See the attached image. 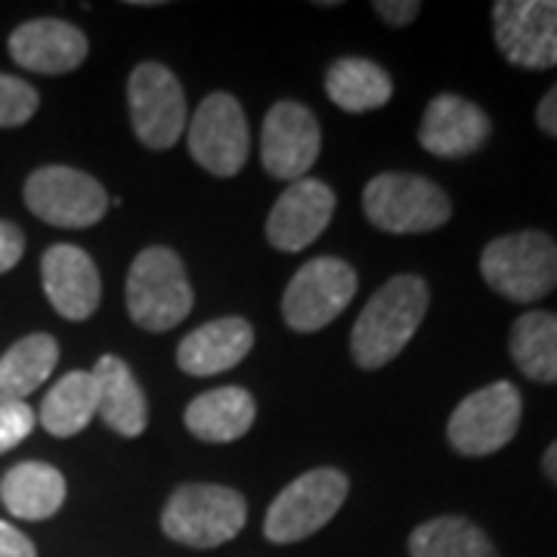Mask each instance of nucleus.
<instances>
[{
	"label": "nucleus",
	"mask_w": 557,
	"mask_h": 557,
	"mask_svg": "<svg viewBox=\"0 0 557 557\" xmlns=\"http://www.w3.org/2000/svg\"><path fill=\"white\" fill-rule=\"evenodd\" d=\"M44 295L62 319H90L100 307V270L87 251L75 245H53L40 260Z\"/></svg>",
	"instance_id": "dca6fc26"
},
{
	"label": "nucleus",
	"mask_w": 557,
	"mask_h": 557,
	"mask_svg": "<svg viewBox=\"0 0 557 557\" xmlns=\"http://www.w3.org/2000/svg\"><path fill=\"white\" fill-rule=\"evenodd\" d=\"M189 152L214 177H233L248 161V121L236 97H205L189 121Z\"/></svg>",
	"instance_id": "9b49d317"
},
{
	"label": "nucleus",
	"mask_w": 557,
	"mask_h": 557,
	"mask_svg": "<svg viewBox=\"0 0 557 557\" xmlns=\"http://www.w3.org/2000/svg\"><path fill=\"white\" fill-rule=\"evenodd\" d=\"M536 121L548 137H557V84L542 97V102H539Z\"/></svg>",
	"instance_id": "2f4dec72"
},
{
	"label": "nucleus",
	"mask_w": 557,
	"mask_h": 557,
	"mask_svg": "<svg viewBox=\"0 0 557 557\" xmlns=\"http://www.w3.org/2000/svg\"><path fill=\"white\" fill-rule=\"evenodd\" d=\"M10 57L28 72L65 75L87 60V38L65 20H32L10 35Z\"/></svg>",
	"instance_id": "f3484780"
},
{
	"label": "nucleus",
	"mask_w": 557,
	"mask_h": 557,
	"mask_svg": "<svg viewBox=\"0 0 557 557\" xmlns=\"http://www.w3.org/2000/svg\"><path fill=\"white\" fill-rule=\"evenodd\" d=\"M520 416H523V399L518 387L511 381H496L458 403L449 418L446 437L461 456H493L515 440Z\"/></svg>",
	"instance_id": "0eeeda50"
},
{
	"label": "nucleus",
	"mask_w": 557,
	"mask_h": 557,
	"mask_svg": "<svg viewBox=\"0 0 557 557\" xmlns=\"http://www.w3.org/2000/svg\"><path fill=\"white\" fill-rule=\"evenodd\" d=\"M25 255V236L16 223L0 220V273H10Z\"/></svg>",
	"instance_id": "c85d7f7f"
},
{
	"label": "nucleus",
	"mask_w": 557,
	"mask_h": 557,
	"mask_svg": "<svg viewBox=\"0 0 557 557\" xmlns=\"http://www.w3.org/2000/svg\"><path fill=\"white\" fill-rule=\"evenodd\" d=\"M40 97L32 84L13 75H0V127H20L35 119Z\"/></svg>",
	"instance_id": "bb28decb"
},
{
	"label": "nucleus",
	"mask_w": 557,
	"mask_h": 557,
	"mask_svg": "<svg viewBox=\"0 0 557 557\" xmlns=\"http://www.w3.org/2000/svg\"><path fill=\"white\" fill-rule=\"evenodd\" d=\"M248 520L245 496L230 486L186 483L168 498L161 511V530L189 548H218L236 539Z\"/></svg>",
	"instance_id": "7ed1b4c3"
},
{
	"label": "nucleus",
	"mask_w": 557,
	"mask_h": 557,
	"mask_svg": "<svg viewBox=\"0 0 557 557\" xmlns=\"http://www.w3.org/2000/svg\"><path fill=\"white\" fill-rule=\"evenodd\" d=\"M508 350L527 379L536 384H557V313H523L511 325Z\"/></svg>",
	"instance_id": "393cba45"
},
{
	"label": "nucleus",
	"mask_w": 557,
	"mask_h": 557,
	"mask_svg": "<svg viewBox=\"0 0 557 557\" xmlns=\"http://www.w3.org/2000/svg\"><path fill=\"white\" fill-rule=\"evenodd\" d=\"M335 214V193L322 180H295L267 218V239L278 251H304Z\"/></svg>",
	"instance_id": "4468645a"
},
{
	"label": "nucleus",
	"mask_w": 557,
	"mask_h": 557,
	"mask_svg": "<svg viewBox=\"0 0 557 557\" xmlns=\"http://www.w3.org/2000/svg\"><path fill=\"white\" fill-rule=\"evenodd\" d=\"M127 313L146 332H168L193 310V288L183 260L171 248H146L127 273Z\"/></svg>",
	"instance_id": "20e7f679"
},
{
	"label": "nucleus",
	"mask_w": 557,
	"mask_h": 557,
	"mask_svg": "<svg viewBox=\"0 0 557 557\" xmlns=\"http://www.w3.org/2000/svg\"><path fill=\"white\" fill-rule=\"evenodd\" d=\"M354 295H357L354 267L341 258H317L304 263L288 282L282 298V317L288 329L310 335L335 322L347 310Z\"/></svg>",
	"instance_id": "1a4fd4ad"
},
{
	"label": "nucleus",
	"mask_w": 557,
	"mask_h": 557,
	"mask_svg": "<svg viewBox=\"0 0 557 557\" xmlns=\"http://www.w3.org/2000/svg\"><path fill=\"white\" fill-rule=\"evenodd\" d=\"M375 13H379L381 22L394 25V28H403L409 22L418 20L421 13V3L418 0H379L375 3Z\"/></svg>",
	"instance_id": "c756f323"
},
{
	"label": "nucleus",
	"mask_w": 557,
	"mask_h": 557,
	"mask_svg": "<svg viewBox=\"0 0 557 557\" xmlns=\"http://www.w3.org/2000/svg\"><path fill=\"white\" fill-rule=\"evenodd\" d=\"M480 273L502 298L533 304L557 288V242L539 230L498 236L483 248Z\"/></svg>",
	"instance_id": "f03ea898"
},
{
	"label": "nucleus",
	"mask_w": 557,
	"mask_h": 557,
	"mask_svg": "<svg viewBox=\"0 0 557 557\" xmlns=\"http://www.w3.org/2000/svg\"><path fill=\"white\" fill-rule=\"evenodd\" d=\"M322 134H319V121L313 112L300 102H276L260 131V159L267 174L276 180L307 177V171L317 164Z\"/></svg>",
	"instance_id": "ddd939ff"
},
{
	"label": "nucleus",
	"mask_w": 557,
	"mask_h": 557,
	"mask_svg": "<svg viewBox=\"0 0 557 557\" xmlns=\"http://www.w3.org/2000/svg\"><path fill=\"white\" fill-rule=\"evenodd\" d=\"M131 124L143 146L171 149L186 127V97L174 72L161 62H139L127 81Z\"/></svg>",
	"instance_id": "9d476101"
},
{
	"label": "nucleus",
	"mask_w": 557,
	"mask_h": 557,
	"mask_svg": "<svg viewBox=\"0 0 557 557\" xmlns=\"http://www.w3.org/2000/svg\"><path fill=\"white\" fill-rule=\"evenodd\" d=\"M100 412V394L90 372L62 375L40 403V424L53 437H75Z\"/></svg>",
	"instance_id": "b1692460"
},
{
	"label": "nucleus",
	"mask_w": 557,
	"mask_h": 557,
	"mask_svg": "<svg viewBox=\"0 0 557 557\" xmlns=\"http://www.w3.org/2000/svg\"><path fill=\"white\" fill-rule=\"evenodd\" d=\"M60 362V344L50 335L16 341L0 359V403H25Z\"/></svg>",
	"instance_id": "4be33fe9"
},
{
	"label": "nucleus",
	"mask_w": 557,
	"mask_h": 557,
	"mask_svg": "<svg viewBox=\"0 0 557 557\" xmlns=\"http://www.w3.org/2000/svg\"><path fill=\"white\" fill-rule=\"evenodd\" d=\"M493 25L496 47L511 65L533 72L557 65V0H498Z\"/></svg>",
	"instance_id": "f8f14e48"
},
{
	"label": "nucleus",
	"mask_w": 557,
	"mask_h": 557,
	"mask_svg": "<svg viewBox=\"0 0 557 557\" xmlns=\"http://www.w3.org/2000/svg\"><path fill=\"white\" fill-rule=\"evenodd\" d=\"M0 502L20 520L53 518L65 502V478L53 465L22 461L0 480Z\"/></svg>",
	"instance_id": "aec40b11"
},
{
	"label": "nucleus",
	"mask_w": 557,
	"mask_h": 557,
	"mask_svg": "<svg viewBox=\"0 0 557 557\" xmlns=\"http://www.w3.org/2000/svg\"><path fill=\"white\" fill-rule=\"evenodd\" d=\"M350 480L338 468H317L288 483L270 505L263 520V536L276 545H292L319 533L338 515L347 498Z\"/></svg>",
	"instance_id": "423d86ee"
},
{
	"label": "nucleus",
	"mask_w": 557,
	"mask_h": 557,
	"mask_svg": "<svg viewBox=\"0 0 557 557\" xmlns=\"http://www.w3.org/2000/svg\"><path fill=\"white\" fill-rule=\"evenodd\" d=\"M0 557H38V548L16 527L0 520Z\"/></svg>",
	"instance_id": "7c9ffc66"
},
{
	"label": "nucleus",
	"mask_w": 557,
	"mask_h": 557,
	"mask_svg": "<svg viewBox=\"0 0 557 557\" xmlns=\"http://www.w3.org/2000/svg\"><path fill=\"white\" fill-rule=\"evenodd\" d=\"M251 347H255V329L248 325V319L223 317L180 341L177 362L186 375L208 379L239 366Z\"/></svg>",
	"instance_id": "a211bd4d"
},
{
	"label": "nucleus",
	"mask_w": 557,
	"mask_h": 557,
	"mask_svg": "<svg viewBox=\"0 0 557 557\" xmlns=\"http://www.w3.org/2000/svg\"><path fill=\"white\" fill-rule=\"evenodd\" d=\"M255 418H258V406L248 391L218 387V391H208L193 399L183 421H186L189 434L205 443H233L251 431Z\"/></svg>",
	"instance_id": "6ab92c4d"
},
{
	"label": "nucleus",
	"mask_w": 557,
	"mask_h": 557,
	"mask_svg": "<svg viewBox=\"0 0 557 557\" xmlns=\"http://www.w3.org/2000/svg\"><path fill=\"white\" fill-rule=\"evenodd\" d=\"M542 471H545V478L557 483V440L545 449V456H542Z\"/></svg>",
	"instance_id": "473e14b6"
},
{
	"label": "nucleus",
	"mask_w": 557,
	"mask_h": 557,
	"mask_svg": "<svg viewBox=\"0 0 557 557\" xmlns=\"http://www.w3.org/2000/svg\"><path fill=\"white\" fill-rule=\"evenodd\" d=\"M25 205L28 211L50 226L84 230L106 218L109 196L100 180L78 168L47 164L25 180Z\"/></svg>",
	"instance_id": "6e6552de"
},
{
	"label": "nucleus",
	"mask_w": 557,
	"mask_h": 557,
	"mask_svg": "<svg viewBox=\"0 0 557 557\" xmlns=\"http://www.w3.org/2000/svg\"><path fill=\"white\" fill-rule=\"evenodd\" d=\"M412 557H498L496 545L468 518H434L421 523L409 536Z\"/></svg>",
	"instance_id": "a878e982"
},
{
	"label": "nucleus",
	"mask_w": 557,
	"mask_h": 557,
	"mask_svg": "<svg viewBox=\"0 0 557 557\" xmlns=\"http://www.w3.org/2000/svg\"><path fill=\"white\" fill-rule=\"evenodd\" d=\"M490 134H493V124L478 102L456 97V94H440L424 109L418 143L424 152L437 159H465V156H474L490 139Z\"/></svg>",
	"instance_id": "2eb2a0df"
},
{
	"label": "nucleus",
	"mask_w": 557,
	"mask_h": 557,
	"mask_svg": "<svg viewBox=\"0 0 557 557\" xmlns=\"http://www.w3.org/2000/svg\"><path fill=\"white\" fill-rule=\"evenodd\" d=\"M90 375L97 381V394H100L97 416H102V421L121 437H139L149 421V403L131 375V369L119 357H100Z\"/></svg>",
	"instance_id": "412c9836"
},
{
	"label": "nucleus",
	"mask_w": 557,
	"mask_h": 557,
	"mask_svg": "<svg viewBox=\"0 0 557 557\" xmlns=\"http://www.w3.org/2000/svg\"><path fill=\"white\" fill-rule=\"evenodd\" d=\"M428 304L431 292L421 276L403 273L387 278L369 298L350 335V350L359 369H381L391 359H397L418 332Z\"/></svg>",
	"instance_id": "f257e3e1"
},
{
	"label": "nucleus",
	"mask_w": 557,
	"mask_h": 557,
	"mask_svg": "<svg viewBox=\"0 0 557 557\" xmlns=\"http://www.w3.org/2000/svg\"><path fill=\"white\" fill-rule=\"evenodd\" d=\"M362 208L372 226L391 236L440 230L453 218L449 196L437 183L418 174H379L362 193Z\"/></svg>",
	"instance_id": "39448f33"
},
{
	"label": "nucleus",
	"mask_w": 557,
	"mask_h": 557,
	"mask_svg": "<svg viewBox=\"0 0 557 557\" xmlns=\"http://www.w3.org/2000/svg\"><path fill=\"white\" fill-rule=\"evenodd\" d=\"M325 94L344 112L362 115V112L381 109L384 102L394 97V81L379 62L347 57V60H338L329 69Z\"/></svg>",
	"instance_id": "5701e85b"
},
{
	"label": "nucleus",
	"mask_w": 557,
	"mask_h": 557,
	"mask_svg": "<svg viewBox=\"0 0 557 557\" xmlns=\"http://www.w3.org/2000/svg\"><path fill=\"white\" fill-rule=\"evenodd\" d=\"M35 409L28 403H0V456L16 449L35 431Z\"/></svg>",
	"instance_id": "cd10ccee"
}]
</instances>
